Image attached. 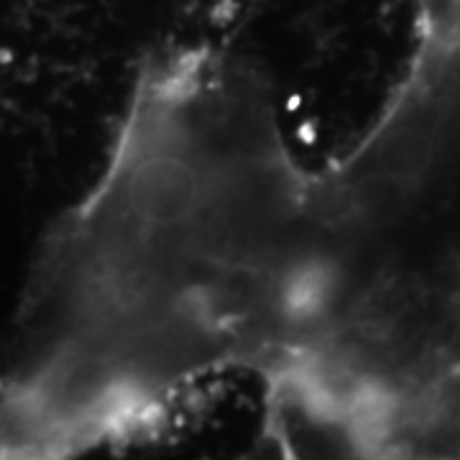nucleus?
Instances as JSON below:
<instances>
[{"label": "nucleus", "instance_id": "1", "mask_svg": "<svg viewBox=\"0 0 460 460\" xmlns=\"http://www.w3.org/2000/svg\"><path fill=\"white\" fill-rule=\"evenodd\" d=\"M305 184L248 72L213 54L151 66L33 266L0 458H66L146 429L210 374L266 376L307 251Z\"/></svg>", "mask_w": 460, "mask_h": 460}]
</instances>
